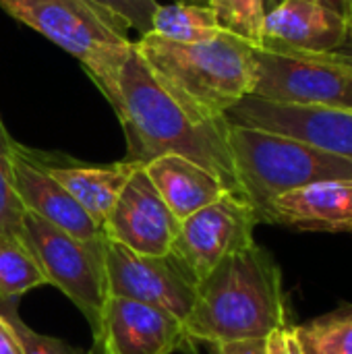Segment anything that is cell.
<instances>
[{"instance_id": "obj_1", "label": "cell", "mask_w": 352, "mask_h": 354, "mask_svg": "<svg viewBox=\"0 0 352 354\" xmlns=\"http://www.w3.org/2000/svg\"><path fill=\"white\" fill-rule=\"evenodd\" d=\"M127 139V160L147 164L176 153L216 174L230 193L241 195L228 147V120H201L185 110L131 50L118 77L114 108ZM243 197V195H241Z\"/></svg>"}, {"instance_id": "obj_2", "label": "cell", "mask_w": 352, "mask_h": 354, "mask_svg": "<svg viewBox=\"0 0 352 354\" xmlns=\"http://www.w3.org/2000/svg\"><path fill=\"white\" fill-rule=\"evenodd\" d=\"M290 326L282 272L261 245L226 257L197 282L195 305L185 322L189 340L210 346L266 340L278 328Z\"/></svg>"}, {"instance_id": "obj_3", "label": "cell", "mask_w": 352, "mask_h": 354, "mask_svg": "<svg viewBox=\"0 0 352 354\" xmlns=\"http://www.w3.org/2000/svg\"><path fill=\"white\" fill-rule=\"evenodd\" d=\"M253 48L228 31L197 44H176L156 33L139 35L133 41V50L154 79L201 120L224 118L234 104L251 93Z\"/></svg>"}, {"instance_id": "obj_4", "label": "cell", "mask_w": 352, "mask_h": 354, "mask_svg": "<svg viewBox=\"0 0 352 354\" xmlns=\"http://www.w3.org/2000/svg\"><path fill=\"white\" fill-rule=\"evenodd\" d=\"M0 8L71 54L112 110L118 106V77L133 39L116 17L91 0H0Z\"/></svg>"}, {"instance_id": "obj_5", "label": "cell", "mask_w": 352, "mask_h": 354, "mask_svg": "<svg viewBox=\"0 0 352 354\" xmlns=\"http://www.w3.org/2000/svg\"><path fill=\"white\" fill-rule=\"evenodd\" d=\"M228 147L243 199L261 214L280 195L326 180H352V160L299 139L230 124Z\"/></svg>"}, {"instance_id": "obj_6", "label": "cell", "mask_w": 352, "mask_h": 354, "mask_svg": "<svg viewBox=\"0 0 352 354\" xmlns=\"http://www.w3.org/2000/svg\"><path fill=\"white\" fill-rule=\"evenodd\" d=\"M21 239L37 259L48 284L58 288L98 330L108 299L102 241H81L31 212H23Z\"/></svg>"}, {"instance_id": "obj_7", "label": "cell", "mask_w": 352, "mask_h": 354, "mask_svg": "<svg viewBox=\"0 0 352 354\" xmlns=\"http://www.w3.org/2000/svg\"><path fill=\"white\" fill-rule=\"evenodd\" d=\"M255 79L249 95L295 106L352 110V66L334 54L255 46Z\"/></svg>"}, {"instance_id": "obj_8", "label": "cell", "mask_w": 352, "mask_h": 354, "mask_svg": "<svg viewBox=\"0 0 352 354\" xmlns=\"http://www.w3.org/2000/svg\"><path fill=\"white\" fill-rule=\"evenodd\" d=\"M104 272L110 297L158 307L183 326L189 319L195 305L197 280L170 253L141 255L106 239Z\"/></svg>"}, {"instance_id": "obj_9", "label": "cell", "mask_w": 352, "mask_h": 354, "mask_svg": "<svg viewBox=\"0 0 352 354\" xmlns=\"http://www.w3.org/2000/svg\"><path fill=\"white\" fill-rule=\"evenodd\" d=\"M255 209L237 193H224L214 203L180 222L170 255L199 282L226 257L251 247Z\"/></svg>"}, {"instance_id": "obj_10", "label": "cell", "mask_w": 352, "mask_h": 354, "mask_svg": "<svg viewBox=\"0 0 352 354\" xmlns=\"http://www.w3.org/2000/svg\"><path fill=\"white\" fill-rule=\"evenodd\" d=\"M230 124L286 135L352 160V110L330 106H295L245 95L226 116Z\"/></svg>"}, {"instance_id": "obj_11", "label": "cell", "mask_w": 352, "mask_h": 354, "mask_svg": "<svg viewBox=\"0 0 352 354\" xmlns=\"http://www.w3.org/2000/svg\"><path fill=\"white\" fill-rule=\"evenodd\" d=\"M193 351L185 326L166 311L122 297L106 299L89 354H172Z\"/></svg>"}, {"instance_id": "obj_12", "label": "cell", "mask_w": 352, "mask_h": 354, "mask_svg": "<svg viewBox=\"0 0 352 354\" xmlns=\"http://www.w3.org/2000/svg\"><path fill=\"white\" fill-rule=\"evenodd\" d=\"M180 222L168 209L143 166L124 185L102 232L108 241L141 255H168Z\"/></svg>"}, {"instance_id": "obj_13", "label": "cell", "mask_w": 352, "mask_h": 354, "mask_svg": "<svg viewBox=\"0 0 352 354\" xmlns=\"http://www.w3.org/2000/svg\"><path fill=\"white\" fill-rule=\"evenodd\" d=\"M15 191L25 212L35 214L48 224L81 239L102 241L106 239L102 228L85 214V209L64 191L46 170L37 151L15 143L12 158Z\"/></svg>"}, {"instance_id": "obj_14", "label": "cell", "mask_w": 352, "mask_h": 354, "mask_svg": "<svg viewBox=\"0 0 352 354\" xmlns=\"http://www.w3.org/2000/svg\"><path fill=\"white\" fill-rule=\"evenodd\" d=\"M346 37V19L322 0H282L266 12L261 46L299 52H338Z\"/></svg>"}, {"instance_id": "obj_15", "label": "cell", "mask_w": 352, "mask_h": 354, "mask_svg": "<svg viewBox=\"0 0 352 354\" xmlns=\"http://www.w3.org/2000/svg\"><path fill=\"white\" fill-rule=\"evenodd\" d=\"M261 224L303 232H352V180L313 183L276 197Z\"/></svg>"}, {"instance_id": "obj_16", "label": "cell", "mask_w": 352, "mask_h": 354, "mask_svg": "<svg viewBox=\"0 0 352 354\" xmlns=\"http://www.w3.org/2000/svg\"><path fill=\"white\" fill-rule=\"evenodd\" d=\"M143 170L178 222L230 193L216 174L176 153L160 156L143 164Z\"/></svg>"}, {"instance_id": "obj_17", "label": "cell", "mask_w": 352, "mask_h": 354, "mask_svg": "<svg viewBox=\"0 0 352 354\" xmlns=\"http://www.w3.org/2000/svg\"><path fill=\"white\" fill-rule=\"evenodd\" d=\"M48 174L85 209V214L102 228L110 216L118 195L122 193L129 178L143 164L122 160L106 166H77V164H52L48 156L37 153Z\"/></svg>"}, {"instance_id": "obj_18", "label": "cell", "mask_w": 352, "mask_h": 354, "mask_svg": "<svg viewBox=\"0 0 352 354\" xmlns=\"http://www.w3.org/2000/svg\"><path fill=\"white\" fill-rule=\"evenodd\" d=\"M149 33L176 44H197L220 35L222 27L218 25L210 6L172 2L158 6Z\"/></svg>"}, {"instance_id": "obj_19", "label": "cell", "mask_w": 352, "mask_h": 354, "mask_svg": "<svg viewBox=\"0 0 352 354\" xmlns=\"http://www.w3.org/2000/svg\"><path fill=\"white\" fill-rule=\"evenodd\" d=\"M37 259L21 236H0V299L19 301L25 292L46 286Z\"/></svg>"}, {"instance_id": "obj_20", "label": "cell", "mask_w": 352, "mask_h": 354, "mask_svg": "<svg viewBox=\"0 0 352 354\" xmlns=\"http://www.w3.org/2000/svg\"><path fill=\"white\" fill-rule=\"evenodd\" d=\"M305 354H352V307L297 326Z\"/></svg>"}, {"instance_id": "obj_21", "label": "cell", "mask_w": 352, "mask_h": 354, "mask_svg": "<svg viewBox=\"0 0 352 354\" xmlns=\"http://www.w3.org/2000/svg\"><path fill=\"white\" fill-rule=\"evenodd\" d=\"M210 8L222 27L251 46H261L263 41V0H210Z\"/></svg>"}, {"instance_id": "obj_22", "label": "cell", "mask_w": 352, "mask_h": 354, "mask_svg": "<svg viewBox=\"0 0 352 354\" xmlns=\"http://www.w3.org/2000/svg\"><path fill=\"white\" fill-rule=\"evenodd\" d=\"M15 141L10 139L0 116V236H21L23 205L15 191L12 174Z\"/></svg>"}, {"instance_id": "obj_23", "label": "cell", "mask_w": 352, "mask_h": 354, "mask_svg": "<svg viewBox=\"0 0 352 354\" xmlns=\"http://www.w3.org/2000/svg\"><path fill=\"white\" fill-rule=\"evenodd\" d=\"M19 301H10V299H0V315L8 322V326L12 328L23 354H85V351H79L58 338L52 336H44L39 332H35L33 328H29L23 317L19 315L17 309Z\"/></svg>"}, {"instance_id": "obj_24", "label": "cell", "mask_w": 352, "mask_h": 354, "mask_svg": "<svg viewBox=\"0 0 352 354\" xmlns=\"http://www.w3.org/2000/svg\"><path fill=\"white\" fill-rule=\"evenodd\" d=\"M91 2H95L112 17H116L127 29L139 31V35L151 31V21L160 6L158 0H91Z\"/></svg>"}, {"instance_id": "obj_25", "label": "cell", "mask_w": 352, "mask_h": 354, "mask_svg": "<svg viewBox=\"0 0 352 354\" xmlns=\"http://www.w3.org/2000/svg\"><path fill=\"white\" fill-rule=\"evenodd\" d=\"M266 342V354H305L303 344L297 334V326H284L268 334Z\"/></svg>"}, {"instance_id": "obj_26", "label": "cell", "mask_w": 352, "mask_h": 354, "mask_svg": "<svg viewBox=\"0 0 352 354\" xmlns=\"http://www.w3.org/2000/svg\"><path fill=\"white\" fill-rule=\"evenodd\" d=\"M214 354H266L263 340H241V342H226L212 346Z\"/></svg>"}, {"instance_id": "obj_27", "label": "cell", "mask_w": 352, "mask_h": 354, "mask_svg": "<svg viewBox=\"0 0 352 354\" xmlns=\"http://www.w3.org/2000/svg\"><path fill=\"white\" fill-rule=\"evenodd\" d=\"M0 354H23V348L8 326V322L0 315Z\"/></svg>"}, {"instance_id": "obj_28", "label": "cell", "mask_w": 352, "mask_h": 354, "mask_svg": "<svg viewBox=\"0 0 352 354\" xmlns=\"http://www.w3.org/2000/svg\"><path fill=\"white\" fill-rule=\"evenodd\" d=\"M342 15L346 19V37H344V44L340 46V50L338 52H330V54L338 56L342 62H346V64L352 66V0L344 6Z\"/></svg>"}, {"instance_id": "obj_29", "label": "cell", "mask_w": 352, "mask_h": 354, "mask_svg": "<svg viewBox=\"0 0 352 354\" xmlns=\"http://www.w3.org/2000/svg\"><path fill=\"white\" fill-rule=\"evenodd\" d=\"M349 2H351V0H332V6H334L336 10H340V12H342V10H344V6H346Z\"/></svg>"}, {"instance_id": "obj_30", "label": "cell", "mask_w": 352, "mask_h": 354, "mask_svg": "<svg viewBox=\"0 0 352 354\" xmlns=\"http://www.w3.org/2000/svg\"><path fill=\"white\" fill-rule=\"evenodd\" d=\"M183 2H191V4H201V6H210V0H183Z\"/></svg>"}, {"instance_id": "obj_31", "label": "cell", "mask_w": 352, "mask_h": 354, "mask_svg": "<svg viewBox=\"0 0 352 354\" xmlns=\"http://www.w3.org/2000/svg\"><path fill=\"white\" fill-rule=\"evenodd\" d=\"M263 4H266V12H268L272 8V0H263Z\"/></svg>"}, {"instance_id": "obj_32", "label": "cell", "mask_w": 352, "mask_h": 354, "mask_svg": "<svg viewBox=\"0 0 352 354\" xmlns=\"http://www.w3.org/2000/svg\"><path fill=\"white\" fill-rule=\"evenodd\" d=\"M85 354H89V353H85Z\"/></svg>"}]
</instances>
